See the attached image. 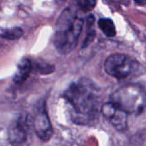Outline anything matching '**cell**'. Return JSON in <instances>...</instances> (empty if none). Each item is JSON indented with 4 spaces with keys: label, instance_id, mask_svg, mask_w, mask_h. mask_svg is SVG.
<instances>
[{
    "label": "cell",
    "instance_id": "cell-5",
    "mask_svg": "<svg viewBox=\"0 0 146 146\" xmlns=\"http://www.w3.org/2000/svg\"><path fill=\"white\" fill-rule=\"evenodd\" d=\"M103 115L118 131L123 132L127 128V114L112 102L109 101L101 106Z\"/></svg>",
    "mask_w": 146,
    "mask_h": 146
},
{
    "label": "cell",
    "instance_id": "cell-2",
    "mask_svg": "<svg viewBox=\"0 0 146 146\" xmlns=\"http://www.w3.org/2000/svg\"><path fill=\"white\" fill-rule=\"evenodd\" d=\"M84 25L83 19L78 12L71 8H66L60 15L54 37V45L61 55L72 52L77 45Z\"/></svg>",
    "mask_w": 146,
    "mask_h": 146
},
{
    "label": "cell",
    "instance_id": "cell-14",
    "mask_svg": "<svg viewBox=\"0 0 146 146\" xmlns=\"http://www.w3.org/2000/svg\"><path fill=\"white\" fill-rule=\"evenodd\" d=\"M134 1V3L137 4V5H141V6H143V5H145L146 4V0H133Z\"/></svg>",
    "mask_w": 146,
    "mask_h": 146
},
{
    "label": "cell",
    "instance_id": "cell-13",
    "mask_svg": "<svg viewBox=\"0 0 146 146\" xmlns=\"http://www.w3.org/2000/svg\"><path fill=\"white\" fill-rule=\"evenodd\" d=\"M37 70L41 74H49L54 71V66L49 63H38L37 64Z\"/></svg>",
    "mask_w": 146,
    "mask_h": 146
},
{
    "label": "cell",
    "instance_id": "cell-11",
    "mask_svg": "<svg viewBox=\"0 0 146 146\" xmlns=\"http://www.w3.org/2000/svg\"><path fill=\"white\" fill-rule=\"evenodd\" d=\"M23 33H24V32H23L22 28L15 27H11V28L4 30L0 34V36H1V38L7 39V40H16V39L21 38Z\"/></svg>",
    "mask_w": 146,
    "mask_h": 146
},
{
    "label": "cell",
    "instance_id": "cell-3",
    "mask_svg": "<svg viewBox=\"0 0 146 146\" xmlns=\"http://www.w3.org/2000/svg\"><path fill=\"white\" fill-rule=\"evenodd\" d=\"M110 101L127 115H139L146 110V88L140 84H127L115 91Z\"/></svg>",
    "mask_w": 146,
    "mask_h": 146
},
{
    "label": "cell",
    "instance_id": "cell-9",
    "mask_svg": "<svg viewBox=\"0 0 146 146\" xmlns=\"http://www.w3.org/2000/svg\"><path fill=\"white\" fill-rule=\"evenodd\" d=\"M94 21L95 18L93 15H90L86 19V37L82 43V48H86L89 46L94 40L96 37V31L94 28Z\"/></svg>",
    "mask_w": 146,
    "mask_h": 146
},
{
    "label": "cell",
    "instance_id": "cell-4",
    "mask_svg": "<svg viewBox=\"0 0 146 146\" xmlns=\"http://www.w3.org/2000/svg\"><path fill=\"white\" fill-rule=\"evenodd\" d=\"M104 66L109 75L118 80L132 76L139 69V63L130 56L123 53H115L109 56Z\"/></svg>",
    "mask_w": 146,
    "mask_h": 146
},
{
    "label": "cell",
    "instance_id": "cell-8",
    "mask_svg": "<svg viewBox=\"0 0 146 146\" xmlns=\"http://www.w3.org/2000/svg\"><path fill=\"white\" fill-rule=\"evenodd\" d=\"M32 69H33V64L28 58L24 57L21 60H20L16 68L15 74H14V78H13L15 83L16 84L24 83L27 80V79L29 77Z\"/></svg>",
    "mask_w": 146,
    "mask_h": 146
},
{
    "label": "cell",
    "instance_id": "cell-1",
    "mask_svg": "<svg viewBox=\"0 0 146 146\" xmlns=\"http://www.w3.org/2000/svg\"><path fill=\"white\" fill-rule=\"evenodd\" d=\"M71 107V117L79 125H93L100 110L99 90L87 79H81L69 86L62 95Z\"/></svg>",
    "mask_w": 146,
    "mask_h": 146
},
{
    "label": "cell",
    "instance_id": "cell-7",
    "mask_svg": "<svg viewBox=\"0 0 146 146\" xmlns=\"http://www.w3.org/2000/svg\"><path fill=\"white\" fill-rule=\"evenodd\" d=\"M27 120L24 114L15 119L8 129V139L11 145H21L27 138Z\"/></svg>",
    "mask_w": 146,
    "mask_h": 146
},
{
    "label": "cell",
    "instance_id": "cell-6",
    "mask_svg": "<svg viewBox=\"0 0 146 146\" xmlns=\"http://www.w3.org/2000/svg\"><path fill=\"white\" fill-rule=\"evenodd\" d=\"M33 126L37 136L43 142H48L52 138L53 127L44 105L36 113Z\"/></svg>",
    "mask_w": 146,
    "mask_h": 146
},
{
    "label": "cell",
    "instance_id": "cell-10",
    "mask_svg": "<svg viewBox=\"0 0 146 146\" xmlns=\"http://www.w3.org/2000/svg\"><path fill=\"white\" fill-rule=\"evenodd\" d=\"M98 25L104 34L108 38H114L116 35V28L114 21L110 18H101L98 21Z\"/></svg>",
    "mask_w": 146,
    "mask_h": 146
},
{
    "label": "cell",
    "instance_id": "cell-12",
    "mask_svg": "<svg viewBox=\"0 0 146 146\" xmlns=\"http://www.w3.org/2000/svg\"><path fill=\"white\" fill-rule=\"evenodd\" d=\"M76 1L80 9L85 12L92 10L97 4V0H76Z\"/></svg>",
    "mask_w": 146,
    "mask_h": 146
}]
</instances>
